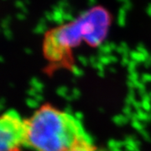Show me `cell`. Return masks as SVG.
I'll use <instances>...</instances> for the list:
<instances>
[{
    "instance_id": "cell-1",
    "label": "cell",
    "mask_w": 151,
    "mask_h": 151,
    "mask_svg": "<svg viewBox=\"0 0 151 151\" xmlns=\"http://www.w3.org/2000/svg\"><path fill=\"white\" fill-rule=\"evenodd\" d=\"M92 142L82 121L66 110L44 104L25 119L28 151H71Z\"/></svg>"
},
{
    "instance_id": "cell-2",
    "label": "cell",
    "mask_w": 151,
    "mask_h": 151,
    "mask_svg": "<svg viewBox=\"0 0 151 151\" xmlns=\"http://www.w3.org/2000/svg\"><path fill=\"white\" fill-rule=\"evenodd\" d=\"M108 24V14L102 8H93L78 20L51 29L44 41L45 59L55 67L70 65L72 50L82 42L96 45L103 41Z\"/></svg>"
},
{
    "instance_id": "cell-3",
    "label": "cell",
    "mask_w": 151,
    "mask_h": 151,
    "mask_svg": "<svg viewBox=\"0 0 151 151\" xmlns=\"http://www.w3.org/2000/svg\"><path fill=\"white\" fill-rule=\"evenodd\" d=\"M25 119L14 111L0 113V151L24 150Z\"/></svg>"
},
{
    "instance_id": "cell-4",
    "label": "cell",
    "mask_w": 151,
    "mask_h": 151,
    "mask_svg": "<svg viewBox=\"0 0 151 151\" xmlns=\"http://www.w3.org/2000/svg\"><path fill=\"white\" fill-rule=\"evenodd\" d=\"M71 151H103L101 149L97 148L96 145H94V144L92 142L90 143H86L83 144L78 147H76L75 149H73Z\"/></svg>"
}]
</instances>
